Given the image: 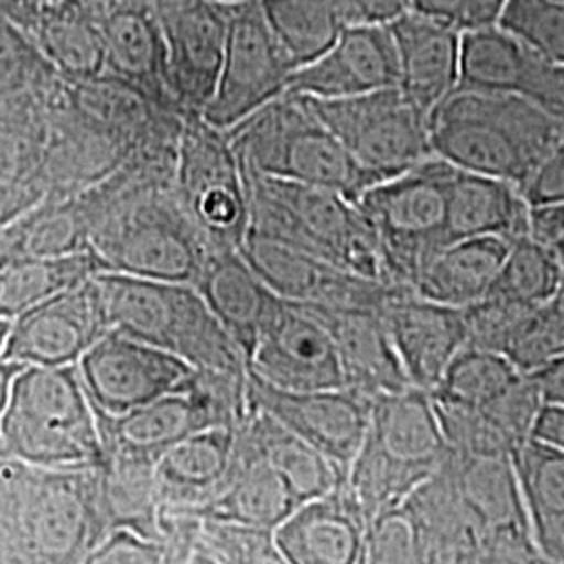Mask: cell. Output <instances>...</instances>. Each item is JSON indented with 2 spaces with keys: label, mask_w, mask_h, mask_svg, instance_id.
Returning <instances> with one entry per match:
<instances>
[{
  "label": "cell",
  "mask_w": 564,
  "mask_h": 564,
  "mask_svg": "<svg viewBox=\"0 0 564 564\" xmlns=\"http://www.w3.org/2000/svg\"><path fill=\"white\" fill-rule=\"evenodd\" d=\"M105 540L93 470H46L0 454V558L86 564Z\"/></svg>",
  "instance_id": "1"
},
{
  "label": "cell",
  "mask_w": 564,
  "mask_h": 564,
  "mask_svg": "<svg viewBox=\"0 0 564 564\" xmlns=\"http://www.w3.org/2000/svg\"><path fill=\"white\" fill-rule=\"evenodd\" d=\"M563 132L564 123L524 99L473 88H456L429 118L435 158L523 193Z\"/></svg>",
  "instance_id": "2"
},
{
  "label": "cell",
  "mask_w": 564,
  "mask_h": 564,
  "mask_svg": "<svg viewBox=\"0 0 564 564\" xmlns=\"http://www.w3.org/2000/svg\"><path fill=\"white\" fill-rule=\"evenodd\" d=\"M107 188V209L90 239L107 272L195 286L212 251L182 212L174 184L116 174Z\"/></svg>",
  "instance_id": "3"
},
{
  "label": "cell",
  "mask_w": 564,
  "mask_h": 564,
  "mask_svg": "<svg viewBox=\"0 0 564 564\" xmlns=\"http://www.w3.org/2000/svg\"><path fill=\"white\" fill-rule=\"evenodd\" d=\"M242 172L249 193L247 235L323 258L364 279L393 284L358 203L326 188L268 178L245 165Z\"/></svg>",
  "instance_id": "4"
},
{
  "label": "cell",
  "mask_w": 564,
  "mask_h": 564,
  "mask_svg": "<svg viewBox=\"0 0 564 564\" xmlns=\"http://www.w3.org/2000/svg\"><path fill=\"white\" fill-rule=\"evenodd\" d=\"M452 456L431 393L410 387L372 400L370 424L345 484L364 517L405 502Z\"/></svg>",
  "instance_id": "5"
},
{
  "label": "cell",
  "mask_w": 564,
  "mask_h": 564,
  "mask_svg": "<svg viewBox=\"0 0 564 564\" xmlns=\"http://www.w3.org/2000/svg\"><path fill=\"white\" fill-rule=\"evenodd\" d=\"M0 452L46 470L101 468L99 416L78 366L21 370L0 424Z\"/></svg>",
  "instance_id": "6"
},
{
  "label": "cell",
  "mask_w": 564,
  "mask_h": 564,
  "mask_svg": "<svg viewBox=\"0 0 564 564\" xmlns=\"http://www.w3.org/2000/svg\"><path fill=\"white\" fill-rule=\"evenodd\" d=\"M111 328L158 347L195 370L249 372L239 345L191 284L97 274Z\"/></svg>",
  "instance_id": "7"
},
{
  "label": "cell",
  "mask_w": 564,
  "mask_h": 564,
  "mask_svg": "<svg viewBox=\"0 0 564 564\" xmlns=\"http://www.w3.org/2000/svg\"><path fill=\"white\" fill-rule=\"evenodd\" d=\"M226 134L242 165L268 178L326 188L354 203L377 184L300 95H282Z\"/></svg>",
  "instance_id": "8"
},
{
  "label": "cell",
  "mask_w": 564,
  "mask_h": 564,
  "mask_svg": "<svg viewBox=\"0 0 564 564\" xmlns=\"http://www.w3.org/2000/svg\"><path fill=\"white\" fill-rule=\"evenodd\" d=\"M454 165L440 158L370 186L358 207L370 224L389 279L414 291L447 239V191Z\"/></svg>",
  "instance_id": "9"
},
{
  "label": "cell",
  "mask_w": 564,
  "mask_h": 564,
  "mask_svg": "<svg viewBox=\"0 0 564 564\" xmlns=\"http://www.w3.org/2000/svg\"><path fill=\"white\" fill-rule=\"evenodd\" d=\"M174 195L209 251H241L249 232V193L228 134L202 116L182 118Z\"/></svg>",
  "instance_id": "10"
},
{
  "label": "cell",
  "mask_w": 564,
  "mask_h": 564,
  "mask_svg": "<svg viewBox=\"0 0 564 564\" xmlns=\"http://www.w3.org/2000/svg\"><path fill=\"white\" fill-rule=\"evenodd\" d=\"M303 99L377 184L435 158L429 118L400 88L337 101Z\"/></svg>",
  "instance_id": "11"
},
{
  "label": "cell",
  "mask_w": 564,
  "mask_h": 564,
  "mask_svg": "<svg viewBox=\"0 0 564 564\" xmlns=\"http://www.w3.org/2000/svg\"><path fill=\"white\" fill-rule=\"evenodd\" d=\"M295 72L263 15L262 2L228 4L223 69L203 120L230 132L265 105L286 95Z\"/></svg>",
  "instance_id": "12"
},
{
  "label": "cell",
  "mask_w": 564,
  "mask_h": 564,
  "mask_svg": "<svg viewBox=\"0 0 564 564\" xmlns=\"http://www.w3.org/2000/svg\"><path fill=\"white\" fill-rule=\"evenodd\" d=\"M165 51V84L182 116H203L212 101L228 36V4L153 0Z\"/></svg>",
  "instance_id": "13"
},
{
  "label": "cell",
  "mask_w": 564,
  "mask_h": 564,
  "mask_svg": "<svg viewBox=\"0 0 564 564\" xmlns=\"http://www.w3.org/2000/svg\"><path fill=\"white\" fill-rule=\"evenodd\" d=\"M484 556L502 564H531L542 552L533 542L512 458L454 454L444 464Z\"/></svg>",
  "instance_id": "14"
},
{
  "label": "cell",
  "mask_w": 564,
  "mask_h": 564,
  "mask_svg": "<svg viewBox=\"0 0 564 564\" xmlns=\"http://www.w3.org/2000/svg\"><path fill=\"white\" fill-rule=\"evenodd\" d=\"M111 330L101 286L95 276L15 318L2 360L23 368L78 366Z\"/></svg>",
  "instance_id": "15"
},
{
  "label": "cell",
  "mask_w": 564,
  "mask_h": 564,
  "mask_svg": "<svg viewBox=\"0 0 564 564\" xmlns=\"http://www.w3.org/2000/svg\"><path fill=\"white\" fill-rule=\"evenodd\" d=\"M82 384L102 416H123L181 391L195 368L111 330L78 362Z\"/></svg>",
  "instance_id": "16"
},
{
  "label": "cell",
  "mask_w": 564,
  "mask_h": 564,
  "mask_svg": "<svg viewBox=\"0 0 564 564\" xmlns=\"http://www.w3.org/2000/svg\"><path fill=\"white\" fill-rule=\"evenodd\" d=\"M249 405L272 416L284 429L314 445L330 463L349 470L370 424L372 400L345 389L284 391L249 370Z\"/></svg>",
  "instance_id": "17"
},
{
  "label": "cell",
  "mask_w": 564,
  "mask_h": 564,
  "mask_svg": "<svg viewBox=\"0 0 564 564\" xmlns=\"http://www.w3.org/2000/svg\"><path fill=\"white\" fill-rule=\"evenodd\" d=\"M249 370L284 391L345 389L339 351L326 324L310 307L282 297L263 326Z\"/></svg>",
  "instance_id": "18"
},
{
  "label": "cell",
  "mask_w": 564,
  "mask_h": 564,
  "mask_svg": "<svg viewBox=\"0 0 564 564\" xmlns=\"http://www.w3.org/2000/svg\"><path fill=\"white\" fill-rule=\"evenodd\" d=\"M239 253L279 297L300 305L383 310L389 297L402 289L364 279L323 258L256 235H247Z\"/></svg>",
  "instance_id": "19"
},
{
  "label": "cell",
  "mask_w": 564,
  "mask_h": 564,
  "mask_svg": "<svg viewBox=\"0 0 564 564\" xmlns=\"http://www.w3.org/2000/svg\"><path fill=\"white\" fill-rule=\"evenodd\" d=\"M458 88L512 95L564 123V65L538 55L502 28L463 34Z\"/></svg>",
  "instance_id": "20"
},
{
  "label": "cell",
  "mask_w": 564,
  "mask_h": 564,
  "mask_svg": "<svg viewBox=\"0 0 564 564\" xmlns=\"http://www.w3.org/2000/svg\"><path fill=\"white\" fill-rule=\"evenodd\" d=\"M400 61L391 25H351L321 59L297 69L291 95L307 99H354L398 88Z\"/></svg>",
  "instance_id": "21"
},
{
  "label": "cell",
  "mask_w": 564,
  "mask_h": 564,
  "mask_svg": "<svg viewBox=\"0 0 564 564\" xmlns=\"http://www.w3.org/2000/svg\"><path fill=\"white\" fill-rule=\"evenodd\" d=\"M381 316L410 383L431 393L468 345L463 307L429 302L402 286L384 303Z\"/></svg>",
  "instance_id": "22"
},
{
  "label": "cell",
  "mask_w": 564,
  "mask_h": 564,
  "mask_svg": "<svg viewBox=\"0 0 564 564\" xmlns=\"http://www.w3.org/2000/svg\"><path fill=\"white\" fill-rule=\"evenodd\" d=\"M368 519L347 484L300 506L274 531L276 544L293 564H360Z\"/></svg>",
  "instance_id": "23"
},
{
  "label": "cell",
  "mask_w": 564,
  "mask_h": 564,
  "mask_svg": "<svg viewBox=\"0 0 564 564\" xmlns=\"http://www.w3.org/2000/svg\"><path fill=\"white\" fill-rule=\"evenodd\" d=\"M305 307H310L330 330L339 351L345 387L370 400L412 387L387 333L381 310Z\"/></svg>",
  "instance_id": "24"
},
{
  "label": "cell",
  "mask_w": 564,
  "mask_h": 564,
  "mask_svg": "<svg viewBox=\"0 0 564 564\" xmlns=\"http://www.w3.org/2000/svg\"><path fill=\"white\" fill-rule=\"evenodd\" d=\"M403 97L426 118L458 88L463 34L445 23L412 11L391 25Z\"/></svg>",
  "instance_id": "25"
},
{
  "label": "cell",
  "mask_w": 564,
  "mask_h": 564,
  "mask_svg": "<svg viewBox=\"0 0 564 564\" xmlns=\"http://www.w3.org/2000/svg\"><path fill=\"white\" fill-rule=\"evenodd\" d=\"M237 431L207 429L155 463V489L162 512H191L214 502L237 470Z\"/></svg>",
  "instance_id": "26"
},
{
  "label": "cell",
  "mask_w": 564,
  "mask_h": 564,
  "mask_svg": "<svg viewBox=\"0 0 564 564\" xmlns=\"http://www.w3.org/2000/svg\"><path fill=\"white\" fill-rule=\"evenodd\" d=\"M542 398L524 377L505 398L475 410L440 408L437 416L454 454L475 458H512L531 437Z\"/></svg>",
  "instance_id": "27"
},
{
  "label": "cell",
  "mask_w": 564,
  "mask_h": 564,
  "mask_svg": "<svg viewBox=\"0 0 564 564\" xmlns=\"http://www.w3.org/2000/svg\"><path fill=\"white\" fill-rule=\"evenodd\" d=\"M195 289L239 345L249 366L263 326L281 297L245 262L239 251H212Z\"/></svg>",
  "instance_id": "28"
},
{
  "label": "cell",
  "mask_w": 564,
  "mask_h": 564,
  "mask_svg": "<svg viewBox=\"0 0 564 564\" xmlns=\"http://www.w3.org/2000/svg\"><path fill=\"white\" fill-rule=\"evenodd\" d=\"M531 235V205L523 191L498 178L454 167L447 191V239L517 241Z\"/></svg>",
  "instance_id": "29"
},
{
  "label": "cell",
  "mask_w": 564,
  "mask_h": 564,
  "mask_svg": "<svg viewBox=\"0 0 564 564\" xmlns=\"http://www.w3.org/2000/svg\"><path fill=\"white\" fill-rule=\"evenodd\" d=\"M302 502L281 475L253 454L237 431V470L223 494L203 508L182 512L203 523L241 524L276 531ZM165 512V510H163Z\"/></svg>",
  "instance_id": "30"
},
{
  "label": "cell",
  "mask_w": 564,
  "mask_h": 564,
  "mask_svg": "<svg viewBox=\"0 0 564 564\" xmlns=\"http://www.w3.org/2000/svg\"><path fill=\"white\" fill-rule=\"evenodd\" d=\"M95 494L105 538L113 531H132L160 542L162 505L155 489V464L105 456L101 468H95Z\"/></svg>",
  "instance_id": "31"
},
{
  "label": "cell",
  "mask_w": 564,
  "mask_h": 564,
  "mask_svg": "<svg viewBox=\"0 0 564 564\" xmlns=\"http://www.w3.org/2000/svg\"><path fill=\"white\" fill-rule=\"evenodd\" d=\"M533 542L550 563L564 564V452L531 437L512 456Z\"/></svg>",
  "instance_id": "32"
},
{
  "label": "cell",
  "mask_w": 564,
  "mask_h": 564,
  "mask_svg": "<svg viewBox=\"0 0 564 564\" xmlns=\"http://www.w3.org/2000/svg\"><path fill=\"white\" fill-rule=\"evenodd\" d=\"M241 433L253 454L281 475L302 505L330 494L347 477L345 470L314 445L303 442L260 410L251 408Z\"/></svg>",
  "instance_id": "33"
},
{
  "label": "cell",
  "mask_w": 564,
  "mask_h": 564,
  "mask_svg": "<svg viewBox=\"0 0 564 564\" xmlns=\"http://www.w3.org/2000/svg\"><path fill=\"white\" fill-rule=\"evenodd\" d=\"M510 242L502 239H466L452 242L426 265L414 293L429 302L468 307L481 302L500 274Z\"/></svg>",
  "instance_id": "34"
},
{
  "label": "cell",
  "mask_w": 564,
  "mask_h": 564,
  "mask_svg": "<svg viewBox=\"0 0 564 564\" xmlns=\"http://www.w3.org/2000/svg\"><path fill=\"white\" fill-rule=\"evenodd\" d=\"M97 23L107 63H113L128 82H139L174 102L165 84V51L153 0L120 4L102 18L97 15Z\"/></svg>",
  "instance_id": "35"
},
{
  "label": "cell",
  "mask_w": 564,
  "mask_h": 564,
  "mask_svg": "<svg viewBox=\"0 0 564 564\" xmlns=\"http://www.w3.org/2000/svg\"><path fill=\"white\" fill-rule=\"evenodd\" d=\"M107 272L101 258L90 249L55 260L0 265V316L15 321L34 305Z\"/></svg>",
  "instance_id": "36"
},
{
  "label": "cell",
  "mask_w": 564,
  "mask_h": 564,
  "mask_svg": "<svg viewBox=\"0 0 564 564\" xmlns=\"http://www.w3.org/2000/svg\"><path fill=\"white\" fill-rule=\"evenodd\" d=\"M282 51L302 69L321 59L347 28L337 0H260Z\"/></svg>",
  "instance_id": "37"
},
{
  "label": "cell",
  "mask_w": 564,
  "mask_h": 564,
  "mask_svg": "<svg viewBox=\"0 0 564 564\" xmlns=\"http://www.w3.org/2000/svg\"><path fill=\"white\" fill-rule=\"evenodd\" d=\"M563 289V265L554 245L527 235L510 242L500 274L487 297L523 307H540L554 302Z\"/></svg>",
  "instance_id": "38"
},
{
  "label": "cell",
  "mask_w": 564,
  "mask_h": 564,
  "mask_svg": "<svg viewBox=\"0 0 564 564\" xmlns=\"http://www.w3.org/2000/svg\"><path fill=\"white\" fill-rule=\"evenodd\" d=\"M523 379L505 356L466 347L431 391V400L440 408L475 410L505 398Z\"/></svg>",
  "instance_id": "39"
},
{
  "label": "cell",
  "mask_w": 564,
  "mask_h": 564,
  "mask_svg": "<svg viewBox=\"0 0 564 564\" xmlns=\"http://www.w3.org/2000/svg\"><path fill=\"white\" fill-rule=\"evenodd\" d=\"M500 356L529 377L564 356V305L561 295L540 307H529L510 326Z\"/></svg>",
  "instance_id": "40"
},
{
  "label": "cell",
  "mask_w": 564,
  "mask_h": 564,
  "mask_svg": "<svg viewBox=\"0 0 564 564\" xmlns=\"http://www.w3.org/2000/svg\"><path fill=\"white\" fill-rule=\"evenodd\" d=\"M42 42L55 63L78 76H95L107 63L99 23L74 7H63L46 18Z\"/></svg>",
  "instance_id": "41"
},
{
  "label": "cell",
  "mask_w": 564,
  "mask_h": 564,
  "mask_svg": "<svg viewBox=\"0 0 564 564\" xmlns=\"http://www.w3.org/2000/svg\"><path fill=\"white\" fill-rule=\"evenodd\" d=\"M364 558L366 564L426 563L423 527L408 500L370 519Z\"/></svg>",
  "instance_id": "42"
},
{
  "label": "cell",
  "mask_w": 564,
  "mask_h": 564,
  "mask_svg": "<svg viewBox=\"0 0 564 564\" xmlns=\"http://www.w3.org/2000/svg\"><path fill=\"white\" fill-rule=\"evenodd\" d=\"M498 28L545 59L564 65L563 0H508Z\"/></svg>",
  "instance_id": "43"
},
{
  "label": "cell",
  "mask_w": 564,
  "mask_h": 564,
  "mask_svg": "<svg viewBox=\"0 0 564 564\" xmlns=\"http://www.w3.org/2000/svg\"><path fill=\"white\" fill-rule=\"evenodd\" d=\"M199 547L218 564H293L274 531L241 524L203 523Z\"/></svg>",
  "instance_id": "44"
},
{
  "label": "cell",
  "mask_w": 564,
  "mask_h": 564,
  "mask_svg": "<svg viewBox=\"0 0 564 564\" xmlns=\"http://www.w3.org/2000/svg\"><path fill=\"white\" fill-rule=\"evenodd\" d=\"M508 0H414V11L460 34L498 28Z\"/></svg>",
  "instance_id": "45"
},
{
  "label": "cell",
  "mask_w": 564,
  "mask_h": 564,
  "mask_svg": "<svg viewBox=\"0 0 564 564\" xmlns=\"http://www.w3.org/2000/svg\"><path fill=\"white\" fill-rule=\"evenodd\" d=\"M86 564H172L162 542L132 531H113L93 550Z\"/></svg>",
  "instance_id": "46"
},
{
  "label": "cell",
  "mask_w": 564,
  "mask_h": 564,
  "mask_svg": "<svg viewBox=\"0 0 564 564\" xmlns=\"http://www.w3.org/2000/svg\"><path fill=\"white\" fill-rule=\"evenodd\" d=\"M523 195L531 207L564 202V132L533 181L527 184Z\"/></svg>",
  "instance_id": "47"
},
{
  "label": "cell",
  "mask_w": 564,
  "mask_h": 564,
  "mask_svg": "<svg viewBox=\"0 0 564 564\" xmlns=\"http://www.w3.org/2000/svg\"><path fill=\"white\" fill-rule=\"evenodd\" d=\"M345 25H393L414 11V0H337Z\"/></svg>",
  "instance_id": "48"
},
{
  "label": "cell",
  "mask_w": 564,
  "mask_h": 564,
  "mask_svg": "<svg viewBox=\"0 0 564 564\" xmlns=\"http://www.w3.org/2000/svg\"><path fill=\"white\" fill-rule=\"evenodd\" d=\"M531 235L545 242L563 239L564 202L545 207H531Z\"/></svg>",
  "instance_id": "49"
},
{
  "label": "cell",
  "mask_w": 564,
  "mask_h": 564,
  "mask_svg": "<svg viewBox=\"0 0 564 564\" xmlns=\"http://www.w3.org/2000/svg\"><path fill=\"white\" fill-rule=\"evenodd\" d=\"M529 379L535 384L544 405H563L564 408V356L561 360L529 375Z\"/></svg>",
  "instance_id": "50"
},
{
  "label": "cell",
  "mask_w": 564,
  "mask_h": 564,
  "mask_svg": "<svg viewBox=\"0 0 564 564\" xmlns=\"http://www.w3.org/2000/svg\"><path fill=\"white\" fill-rule=\"evenodd\" d=\"M533 437L547 445H554L564 452V408L563 405H542Z\"/></svg>",
  "instance_id": "51"
},
{
  "label": "cell",
  "mask_w": 564,
  "mask_h": 564,
  "mask_svg": "<svg viewBox=\"0 0 564 564\" xmlns=\"http://www.w3.org/2000/svg\"><path fill=\"white\" fill-rule=\"evenodd\" d=\"M21 370H23V366H18V364L0 358V424H2V419H4L7 408H9L13 383H15V379H18Z\"/></svg>",
  "instance_id": "52"
},
{
  "label": "cell",
  "mask_w": 564,
  "mask_h": 564,
  "mask_svg": "<svg viewBox=\"0 0 564 564\" xmlns=\"http://www.w3.org/2000/svg\"><path fill=\"white\" fill-rule=\"evenodd\" d=\"M13 55H15L13 39H11L9 32H4V30L0 28V61L9 59V57H13Z\"/></svg>",
  "instance_id": "53"
},
{
  "label": "cell",
  "mask_w": 564,
  "mask_h": 564,
  "mask_svg": "<svg viewBox=\"0 0 564 564\" xmlns=\"http://www.w3.org/2000/svg\"><path fill=\"white\" fill-rule=\"evenodd\" d=\"M11 326H13V321H7V318L0 316V358H2L4 349H7V341H9V335H11Z\"/></svg>",
  "instance_id": "54"
},
{
  "label": "cell",
  "mask_w": 564,
  "mask_h": 564,
  "mask_svg": "<svg viewBox=\"0 0 564 564\" xmlns=\"http://www.w3.org/2000/svg\"><path fill=\"white\" fill-rule=\"evenodd\" d=\"M186 564H218L207 552H203L202 547H199V552L188 561Z\"/></svg>",
  "instance_id": "55"
},
{
  "label": "cell",
  "mask_w": 564,
  "mask_h": 564,
  "mask_svg": "<svg viewBox=\"0 0 564 564\" xmlns=\"http://www.w3.org/2000/svg\"><path fill=\"white\" fill-rule=\"evenodd\" d=\"M554 245V249H556V256H558V260H561V265H563V276H564V237L563 239H558V241L552 242Z\"/></svg>",
  "instance_id": "56"
},
{
  "label": "cell",
  "mask_w": 564,
  "mask_h": 564,
  "mask_svg": "<svg viewBox=\"0 0 564 564\" xmlns=\"http://www.w3.org/2000/svg\"><path fill=\"white\" fill-rule=\"evenodd\" d=\"M475 564H502V563H498V561H494V558H487V556H481V558H479V561H477V563Z\"/></svg>",
  "instance_id": "57"
},
{
  "label": "cell",
  "mask_w": 564,
  "mask_h": 564,
  "mask_svg": "<svg viewBox=\"0 0 564 564\" xmlns=\"http://www.w3.org/2000/svg\"><path fill=\"white\" fill-rule=\"evenodd\" d=\"M531 564H554V563H550V561H547V558H544V556H538V558H535V561H533V563Z\"/></svg>",
  "instance_id": "58"
},
{
  "label": "cell",
  "mask_w": 564,
  "mask_h": 564,
  "mask_svg": "<svg viewBox=\"0 0 564 564\" xmlns=\"http://www.w3.org/2000/svg\"><path fill=\"white\" fill-rule=\"evenodd\" d=\"M218 2H224V4H237V2H247V0H218Z\"/></svg>",
  "instance_id": "59"
},
{
  "label": "cell",
  "mask_w": 564,
  "mask_h": 564,
  "mask_svg": "<svg viewBox=\"0 0 564 564\" xmlns=\"http://www.w3.org/2000/svg\"><path fill=\"white\" fill-rule=\"evenodd\" d=\"M561 302H563V305H564V289H563V293H561Z\"/></svg>",
  "instance_id": "60"
},
{
  "label": "cell",
  "mask_w": 564,
  "mask_h": 564,
  "mask_svg": "<svg viewBox=\"0 0 564 564\" xmlns=\"http://www.w3.org/2000/svg\"><path fill=\"white\" fill-rule=\"evenodd\" d=\"M360 564H366V558H362V561H360Z\"/></svg>",
  "instance_id": "61"
},
{
  "label": "cell",
  "mask_w": 564,
  "mask_h": 564,
  "mask_svg": "<svg viewBox=\"0 0 564 564\" xmlns=\"http://www.w3.org/2000/svg\"><path fill=\"white\" fill-rule=\"evenodd\" d=\"M0 564H4V561H2V558H0Z\"/></svg>",
  "instance_id": "62"
},
{
  "label": "cell",
  "mask_w": 564,
  "mask_h": 564,
  "mask_svg": "<svg viewBox=\"0 0 564 564\" xmlns=\"http://www.w3.org/2000/svg\"><path fill=\"white\" fill-rule=\"evenodd\" d=\"M563 2H564V0H563Z\"/></svg>",
  "instance_id": "63"
}]
</instances>
